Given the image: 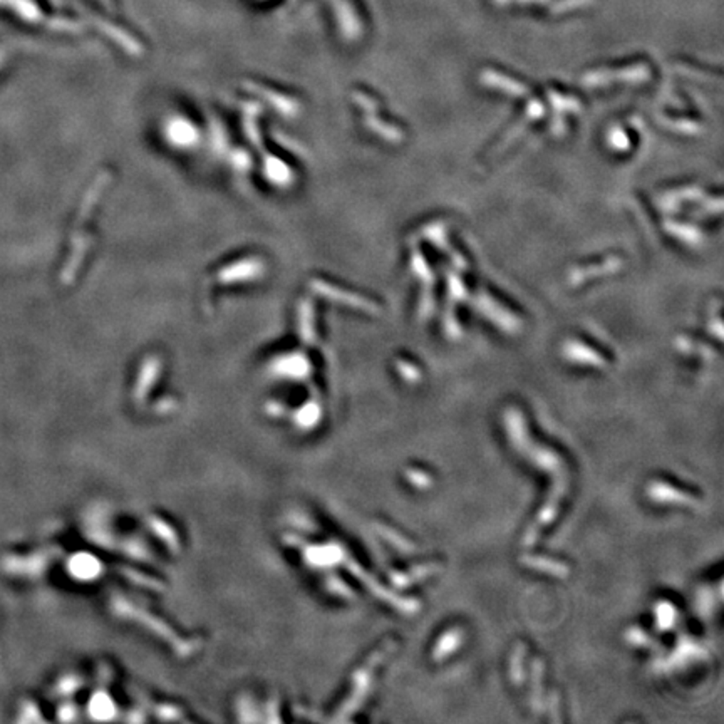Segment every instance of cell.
Wrapping results in <instances>:
<instances>
[{
	"label": "cell",
	"instance_id": "12",
	"mask_svg": "<svg viewBox=\"0 0 724 724\" xmlns=\"http://www.w3.org/2000/svg\"><path fill=\"white\" fill-rule=\"evenodd\" d=\"M411 267H413V272L416 273V277H420L425 285H434V276H433V272H431L429 264H427L425 255H422L420 250L414 252L413 254Z\"/></svg>",
	"mask_w": 724,
	"mask_h": 724
},
{
	"label": "cell",
	"instance_id": "8",
	"mask_svg": "<svg viewBox=\"0 0 724 724\" xmlns=\"http://www.w3.org/2000/svg\"><path fill=\"white\" fill-rule=\"evenodd\" d=\"M703 190L696 188V186H691V188H684V190H679V191H671V193H666L664 196L661 198L659 205L662 208H666V210H675V208L679 207V205L684 202H692V200H699L703 198Z\"/></svg>",
	"mask_w": 724,
	"mask_h": 724
},
{
	"label": "cell",
	"instance_id": "3",
	"mask_svg": "<svg viewBox=\"0 0 724 724\" xmlns=\"http://www.w3.org/2000/svg\"><path fill=\"white\" fill-rule=\"evenodd\" d=\"M623 267V259L621 257H609V259L597 261V264L586 265V267L575 269L572 273L569 276L570 285H580V283L587 282L588 278H597L610 276V273H616Z\"/></svg>",
	"mask_w": 724,
	"mask_h": 724
},
{
	"label": "cell",
	"instance_id": "1",
	"mask_svg": "<svg viewBox=\"0 0 724 724\" xmlns=\"http://www.w3.org/2000/svg\"><path fill=\"white\" fill-rule=\"evenodd\" d=\"M471 302H473V307L477 309L481 316H485L488 321H491L493 324L500 327L505 332H517V330H520V319H518L512 311H508L500 300L493 299L486 290H479L478 294L471 299Z\"/></svg>",
	"mask_w": 724,
	"mask_h": 724
},
{
	"label": "cell",
	"instance_id": "15",
	"mask_svg": "<svg viewBox=\"0 0 724 724\" xmlns=\"http://www.w3.org/2000/svg\"><path fill=\"white\" fill-rule=\"evenodd\" d=\"M525 562H529L526 565L530 567H535V569L538 570H547V572H552L555 575H565L567 574V569L564 565L557 564V562H548L545 560V558H525Z\"/></svg>",
	"mask_w": 724,
	"mask_h": 724
},
{
	"label": "cell",
	"instance_id": "16",
	"mask_svg": "<svg viewBox=\"0 0 724 724\" xmlns=\"http://www.w3.org/2000/svg\"><path fill=\"white\" fill-rule=\"evenodd\" d=\"M444 330H446L448 337L451 339H460L461 337V327H460V322H458L456 316L453 313L451 309L446 312V316H444Z\"/></svg>",
	"mask_w": 724,
	"mask_h": 724
},
{
	"label": "cell",
	"instance_id": "2",
	"mask_svg": "<svg viewBox=\"0 0 724 724\" xmlns=\"http://www.w3.org/2000/svg\"><path fill=\"white\" fill-rule=\"evenodd\" d=\"M651 77V69L647 64L631 65L619 71H594L583 76L582 84L587 87L609 86L614 82H645Z\"/></svg>",
	"mask_w": 724,
	"mask_h": 724
},
{
	"label": "cell",
	"instance_id": "7",
	"mask_svg": "<svg viewBox=\"0 0 724 724\" xmlns=\"http://www.w3.org/2000/svg\"><path fill=\"white\" fill-rule=\"evenodd\" d=\"M664 230L669 235H673L674 238H678L679 242L686 243V245L697 247V245H703V242H704V233L701 232L699 228H696V226L687 225V224H681V221L666 220Z\"/></svg>",
	"mask_w": 724,
	"mask_h": 724
},
{
	"label": "cell",
	"instance_id": "18",
	"mask_svg": "<svg viewBox=\"0 0 724 724\" xmlns=\"http://www.w3.org/2000/svg\"><path fill=\"white\" fill-rule=\"evenodd\" d=\"M398 369L401 370V374L408 379V381H420L421 379V370L416 368V366L409 364L408 361H399L398 362Z\"/></svg>",
	"mask_w": 724,
	"mask_h": 724
},
{
	"label": "cell",
	"instance_id": "19",
	"mask_svg": "<svg viewBox=\"0 0 724 724\" xmlns=\"http://www.w3.org/2000/svg\"><path fill=\"white\" fill-rule=\"evenodd\" d=\"M656 486H657V488H661V490H662V491L669 493V495H675V491H674V490H669V488H666V486H662V485H656ZM664 500H674V501H681V503H683V501H684V503H687V501H691V500H689V498H687V495H683V493H678V496H666V498H664V496H662V498H661L659 501H664Z\"/></svg>",
	"mask_w": 724,
	"mask_h": 724
},
{
	"label": "cell",
	"instance_id": "6",
	"mask_svg": "<svg viewBox=\"0 0 724 724\" xmlns=\"http://www.w3.org/2000/svg\"><path fill=\"white\" fill-rule=\"evenodd\" d=\"M422 235H425V238L429 240L433 245L438 247L439 250H443L444 248V250L449 254V257L453 259V261H455L456 267H460V270H466V267H468V261H466L463 257L460 255V252L455 250V248L449 245V240L446 237V225H444L443 221H434V224L425 226Z\"/></svg>",
	"mask_w": 724,
	"mask_h": 724
},
{
	"label": "cell",
	"instance_id": "20",
	"mask_svg": "<svg viewBox=\"0 0 724 724\" xmlns=\"http://www.w3.org/2000/svg\"><path fill=\"white\" fill-rule=\"evenodd\" d=\"M565 128H567V126H565V123L562 119H557L555 123L550 126L552 133L553 134H558V136H562V133H565Z\"/></svg>",
	"mask_w": 724,
	"mask_h": 724
},
{
	"label": "cell",
	"instance_id": "17",
	"mask_svg": "<svg viewBox=\"0 0 724 724\" xmlns=\"http://www.w3.org/2000/svg\"><path fill=\"white\" fill-rule=\"evenodd\" d=\"M443 639H444V640H446V642H448V644H446V649H443V651H441V654H439V656H438V659H436V661H439V659H444V656H448V654H449V652H453V651H455V649L458 647V645H460V640H461V634H460V632H458V629H453V632H449V634H446V635H444V638H443Z\"/></svg>",
	"mask_w": 724,
	"mask_h": 724
},
{
	"label": "cell",
	"instance_id": "5",
	"mask_svg": "<svg viewBox=\"0 0 724 724\" xmlns=\"http://www.w3.org/2000/svg\"><path fill=\"white\" fill-rule=\"evenodd\" d=\"M564 356L574 364H586L594 366V368H607V361L604 356H600L595 349L586 346L583 342L569 341L564 346Z\"/></svg>",
	"mask_w": 724,
	"mask_h": 724
},
{
	"label": "cell",
	"instance_id": "13",
	"mask_svg": "<svg viewBox=\"0 0 724 724\" xmlns=\"http://www.w3.org/2000/svg\"><path fill=\"white\" fill-rule=\"evenodd\" d=\"M446 280H448V292L449 297L456 302L460 300H465L466 295H468V289H466L465 282L461 280V277L458 273L453 272V270H448L446 272Z\"/></svg>",
	"mask_w": 724,
	"mask_h": 724
},
{
	"label": "cell",
	"instance_id": "4",
	"mask_svg": "<svg viewBox=\"0 0 724 724\" xmlns=\"http://www.w3.org/2000/svg\"><path fill=\"white\" fill-rule=\"evenodd\" d=\"M479 79H481V84L491 87V89L503 91V93L513 96V98H526V96L530 94L529 86L522 84V82L513 79V77L505 76V74H500L495 71H485V72H481Z\"/></svg>",
	"mask_w": 724,
	"mask_h": 724
},
{
	"label": "cell",
	"instance_id": "14",
	"mask_svg": "<svg viewBox=\"0 0 724 724\" xmlns=\"http://www.w3.org/2000/svg\"><path fill=\"white\" fill-rule=\"evenodd\" d=\"M368 124L373 128L374 131H379L381 133L382 138H386L387 141H392V143H401L404 139V131H401L398 126H392V124H384V123H379V119H369Z\"/></svg>",
	"mask_w": 724,
	"mask_h": 724
},
{
	"label": "cell",
	"instance_id": "10",
	"mask_svg": "<svg viewBox=\"0 0 724 724\" xmlns=\"http://www.w3.org/2000/svg\"><path fill=\"white\" fill-rule=\"evenodd\" d=\"M548 101L558 112H578L582 109L580 99L569 94H560L557 91H548Z\"/></svg>",
	"mask_w": 724,
	"mask_h": 724
},
{
	"label": "cell",
	"instance_id": "11",
	"mask_svg": "<svg viewBox=\"0 0 724 724\" xmlns=\"http://www.w3.org/2000/svg\"><path fill=\"white\" fill-rule=\"evenodd\" d=\"M607 145L610 146V150L617 153H627L632 150V141L629 134H627V131L619 128V126H614V128L609 129Z\"/></svg>",
	"mask_w": 724,
	"mask_h": 724
},
{
	"label": "cell",
	"instance_id": "9",
	"mask_svg": "<svg viewBox=\"0 0 724 724\" xmlns=\"http://www.w3.org/2000/svg\"><path fill=\"white\" fill-rule=\"evenodd\" d=\"M657 119H659V124H662L667 129L674 131V133L696 134L703 129L699 126V123H696V121H691V119H675V117H667L664 115L657 116Z\"/></svg>",
	"mask_w": 724,
	"mask_h": 724
}]
</instances>
